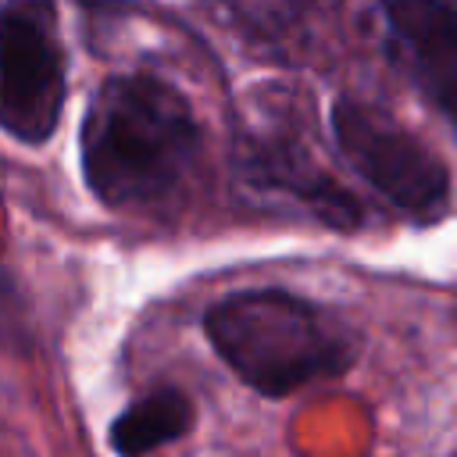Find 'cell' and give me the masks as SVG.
<instances>
[{
  "mask_svg": "<svg viewBox=\"0 0 457 457\" xmlns=\"http://www.w3.org/2000/svg\"><path fill=\"white\" fill-rule=\"evenodd\" d=\"M200 121L161 75H111L89 100L79 129L82 182L107 211L164 207L193 175Z\"/></svg>",
  "mask_w": 457,
  "mask_h": 457,
  "instance_id": "obj_1",
  "label": "cell"
},
{
  "mask_svg": "<svg viewBox=\"0 0 457 457\" xmlns=\"http://www.w3.org/2000/svg\"><path fill=\"white\" fill-rule=\"evenodd\" d=\"M214 357L257 396L282 400L314 382L346 375L364 350L357 325L286 286H246L204 311Z\"/></svg>",
  "mask_w": 457,
  "mask_h": 457,
  "instance_id": "obj_2",
  "label": "cell"
},
{
  "mask_svg": "<svg viewBox=\"0 0 457 457\" xmlns=\"http://www.w3.org/2000/svg\"><path fill=\"white\" fill-rule=\"evenodd\" d=\"M328 125L346 168L407 221L436 225L450 214V164L386 107L339 96Z\"/></svg>",
  "mask_w": 457,
  "mask_h": 457,
  "instance_id": "obj_3",
  "label": "cell"
},
{
  "mask_svg": "<svg viewBox=\"0 0 457 457\" xmlns=\"http://www.w3.org/2000/svg\"><path fill=\"white\" fill-rule=\"evenodd\" d=\"M68 71L46 0H7L0 7V129L43 146L64 114Z\"/></svg>",
  "mask_w": 457,
  "mask_h": 457,
  "instance_id": "obj_4",
  "label": "cell"
},
{
  "mask_svg": "<svg viewBox=\"0 0 457 457\" xmlns=\"http://www.w3.org/2000/svg\"><path fill=\"white\" fill-rule=\"evenodd\" d=\"M243 186L261 200L282 207L289 218L314 221L328 232H357L364 204L318 161L311 143L293 129H250L236 154Z\"/></svg>",
  "mask_w": 457,
  "mask_h": 457,
  "instance_id": "obj_5",
  "label": "cell"
},
{
  "mask_svg": "<svg viewBox=\"0 0 457 457\" xmlns=\"http://www.w3.org/2000/svg\"><path fill=\"white\" fill-rule=\"evenodd\" d=\"M386 54L411 86L453 121L457 104V21L450 0H378Z\"/></svg>",
  "mask_w": 457,
  "mask_h": 457,
  "instance_id": "obj_6",
  "label": "cell"
},
{
  "mask_svg": "<svg viewBox=\"0 0 457 457\" xmlns=\"http://www.w3.org/2000/svg\"><path fill=\"white\" fill-rule=\"evenodd\" d=\"M196 425V403L179 386H154L118 411L107 425V446L118 457H150L154 450L189 436Z\"/></svg>",
  "mask_w": 457,
  "mask_h": 457,
  "instance_id": "obj_7",
  "label": "cell"
},
{
  "mask_svg": "<svg viewBox=\"0 0 457 457\" xmlns=\"http://www.w3.org/2000/svg\"><path fill=\"white\" fill-rule=\"evenodd\" d=\"M0 350L7 353H29L32 350V328H29V300L21 293V282L14 271L0 261Z\"/></svg>",
  "mask_w": 457,
  "mask_h": 457,
  "instance_id": "obj_8",
  "label": "cell"
}]
</instances>
